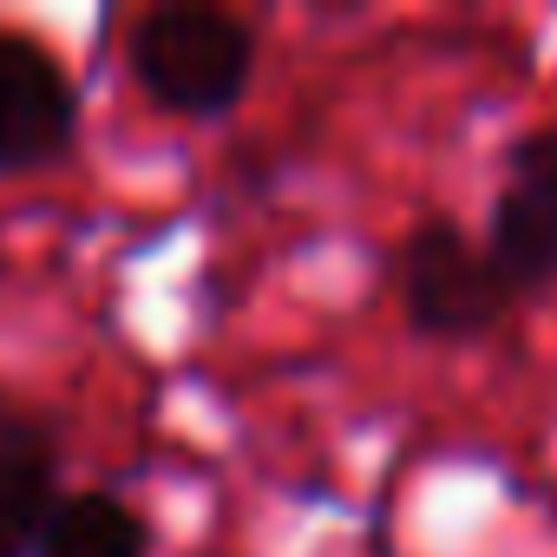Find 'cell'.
Segmentation results:
<instances>
[{
	"mask_svg": "<svg viewBox=\"0 0 557 557\" xmlns=\"http://www.w3.org/2000/svg\"><path fill=\"white\" fill-rule=\"evenodd\" d=\"M132 86L171 119H230L256 79V34L223 8H151L125 47Z\"/></svg>",
	"mask_w": 557,
	"mask_h": 557,
	"instance_id": "obj_1",
	"label": "cell"
},
{
	"mask_svg": "<svg viewBox=\"0 0 557 557\" xmlns=\"http://www.w3.org/2000/svg\"><path fill=\"white\" fill-rule=\"evenodd\" d=\"M394 289H400L407 329L420 342H446V348L498 335L505 315L518 309V296L498 283L485 243H472L446 216H426L407 230V243L394 249Z\"/></svg>",
	"mask_w": 557,
	"mask_h": 557,
	"instance_id": "obj_2",
	"label": "cell"
},
{
	"mask_svg": "<svg viewBox=\"0 0 557 557\" xmlns=\"http://www.w3.org/2000/svg\"><path fill=\"white\" fill-rule=\"evenodd\" d=\"M485 256L498 283L524 296L557 289V132H524L505 151V177L485 216Z\"/></svg>",
	"mask_w": 557,
	"mask_h": 557,
	"instance_id": "obj_3",
	"label": "cell"
},
{
	"mask_svg": "<svg viewBox=\"0 0 557 557\" xmlns=\"http://www.w3.org/2000/svg\"><path fill=\"white\" fill-rule=\"evenodd\" d=\"M79 145V86L27 34L0 27V177L53 171Z\"/></svg>",
	"mask_w": 557,
	"mask_h": 557,
	"instance_id": "obj_4",
	"label": "cell"
},
{
	"mask_svg": "<svg viewBox=\"0 0 557 557\" xmlns=\"http://www.w3.org/2000/svg\"><path fill=\"white\" fill-rule=\"evenodd\" d=\"M53 505H60V440L40 420L0 413V557H34V537Z\"/></svg>",
	"mask_w": 557,
	"mask_h": 557,
	"instance_id": "obj_5",
	"label": "cell"
},
{
	"mask_svg": "<svg viewBox=\"0 0 557 557\" xmlns=\"http://www.w3.org/2000/svg\"><path fill=\"white\" fill-rule=\"evenodd\" d=\"M151 518L132 511L119 492H60V505L47 511L34 557H151Z\"/></svg>",
	"mask_w": 557,
	"mask_h": 557,
	"instance_id": "obj_6",
	"label": "cell"
}]
</instances>
